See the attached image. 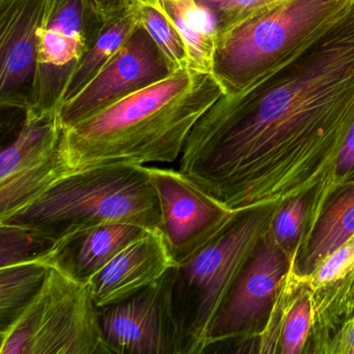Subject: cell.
I'll return each instance as SVG.
<instances>
[{"instance_id": "obj_1", "label": "cell", "mask_w": 354, "mask_h": 354, "mask_svg": "<svg viewBox=\"0 0 354 354\" xmlns=\"http://www.w3.org/2000/svg\"><path fill=\"white\" fill-rule=\"evenodd\" d=\"M354 121V7L330 32L196 122L181 173L231 213L304 196L335 169Z\"/></svg>"}, {"instance_id": "obj_2", "label": "cell", "mask_w": 354, "mask_h": 354, "mask_svg": "<svg viewBox=\"0 0 354 354\" xmlns=\"http://www.w3.org/2000/svg\"><path fill=\"white\" fill-rule=\"evenodd\" d=\"M223 95L212 74L177 70L64 130L62 156L71 171L174 162L196 122Z\"/></svg>"}, {"instance_id": "obj_3", "label": "cell", "mask_w": 354, "mask_h": 354, "mask_svg": "<svg viewBox=\"0 0 354 354\" xmlns=\"http://www.w3.org/2000/svg\"><path fill=\"white\" fill-rule=\"evenodd\" d=\"M115 223L161 233L160 205L145 165H106L72 171L34 202L0 221L53 241Z\"/></svg>"}, {"instance_id": "obj_4", "label": "cell", "mask_w": 354, "mask_h": 354, "mask_svg": "<svg viewBox=\"0 0 354 354\" xmlns=\"http://www.w3.org/2000/svg\"><path fill=\"white\" fill-rule=\"evenodd\" d=\"M354 0H283L216 39L212 76L225 96L258 84L330 32Z\"/></svg>"}, {"instance_id": "obj_5", "label": "cell", "mask_w": 354, "mask_h": 354, "mask_svg": "<svg viewBox=\"0 0 354 354\" xmlns=\"http://www.w3.org/2000/svg\"><path fill=\"white\" fill-rule=\"evenodd\" d=\"M271 208L234 213L188 258L174 266L171 312L178 354H200L209 327L262 238Z\"/></svg>"}, {"instance_id": "obj_6", "label": "cell", "mask_w": 354, "mask_h": 354, "mask_svg": "<svg viewBox=\"0 0 354 354\" xmlns=\"http://www.w3.org/2000/svg\"><path fill=\"white\" fill-rule=\"evenodd\" d=\"M0 337V354H111L88 283L53 266L38 295Z\"/></svg>"}, {"instance_id": "obj_7", "label": "cell", "mask_w": 354, "mask_h": 354, "mask_svg": "<svg viewBox=\"0 0 354 354\" xmlns=\"http://www.w3.org/2000/svg\"><path fill=\"white\" fill-rule=\"evenodd\" d=\"M104 24L91 0H48L40 30L36 95L26 117L57 113L68 82Z\"/></svg>"}, {"instance_id": "obj_8", "label": "cell", "mask_w": 354, "mask_h": 354, "mask_svg": "<svg viewBox=\"0 0 354 354\" xmlns=\"http://www.w3.org/2000/svg\"><path fill=\"white\" fill-rule=\"evenodd\" d=\"M64 128L57 113L24 120L0 153V221L34 202L72 173L61 152Z\"/></svg>"}, {"instance_id": "obj_9", "label": "cell", "mask_w": 354, "mask_h": 354, "mask_svg": "<svg viewBox=\"0 0 354 354\" xmlns=\"http://www.w3.org/2000/svg\"><path fill=\"white\" fill-rule=\"evenodd\" d=\"M173 271L171 267L121 301L98 308L101 335L111 354H178L171 302Z\"/></svg>"}, {"instance_id": "obj_10", "label": "cell", "mask_w": 354, "mask_h": 354, "mask_svg": "<svg viewBox=\"0 0 354 354\" xmlns=\"http://www.w3.org/2000/svg\"><path fill=\"white\" fill-rule=\"evenodd\" d=\"M174 72L162 50L138 26L96 78L75 98L59 107L57 115L64 130L165 80Z\"/></svg>"}, {"instance_id": "obj_11", "label": "cell", "mask_w": 354, "mask_h": 354, "mask_svg": "<svg viewBox=\"0 0 354 354\" xmlns=\"http://www.w3.org/2000/svg\"><path fill=\"white\" fill-rule=\"evenodd\" d=\"M147 169L160 205L161 234L177 265L215 235L234 213L181 171Z\"/></svg>"}, {"instance_id": "obj_12", "label": "cell", "mask_w": 354, "mask_h": 354, "mask_svg": "<svg viewBox=\"0 0 354 354\" xmlns=\"http://www.w3.org/2000/svg\"><path fill=\"white\" fill-rule=\"evenodd\" d=\"M48 0H0V104L30 111Z\"/></svg>"}, {"instance_id": "obj_13", "label": "cell", "mask_w": 354, "mask_h": 354, "mask_svg": "<svg viewBox=\"0 0 354 354\" xmlns=\"http://www.w3.org/2000/svg\"><path fill=\"white\" fill-rule=\"evenodd\" d=\"M287 270V256L277 240H260L215 315L206 346L252 328L270 308Z\"/></svg>"}, {"instance_id": "obj_14", "label": "cell", "mask_w": 354, "mask_h": 354, "mask_svg": "<svg viewBox=\"0 0 354 354\" xmlns=\"http://www.w3.org/2000/svg\"><path fill=\"white\" fill-rule=\"evenodd\" d=\"M176 266L161 233H150L118 254L88 283L97 308L121 301Z\"/></svg>"}, {"instance_id": "obj_15", "label": "cell", "mask_w": 354, "mask_h": 354, "mask_svg": "<svg viewBox=\"0 0 354 354\" xmlns=\"http://www.w3.org/2000/svg\"><path fill=\"white\" fill-rule=\"evenodd\" d=\"M150 233L133 223H105L76 232L55 243L44 259L74 281L88 283L124 248Z\"/></svg>"}, {"instance_id": "obj_16", "label": "cell", "mask_w": 354, "mask_h": 354, "mask_svg": "<svg viewBox=\"0 0 354 354\" xmlns=\"http://www.w3.org/2000/svg\"><path fill=\"white\" fill-rule=\"evenodd\" d=\"M354 235V183L333 201L319 219L298 260V270L310 275L321 263Z\"/></svg>"}, {"instance_id": "obj_17", "label": "cell", "mask_w": 354, "mask_h": 354, "mask_svg": "<svg viewBox=\"0 0 354 354\" xmlns=\"http://www.w3.org/2000/svg\"><path fill=\"white\" fill-rule=\"evenodd\" d=\"M187 48L192 70L212 73L216 32L210 16L196 0H160Z\"/></svg>"}, {"instance_id": "obj_18", "label": "cell", "mask_w": 354, "mask_h": 354, "mask_svg": "<svg viewBox=\"0 0 354 354\" xmlns=\"http://www.w3.org/2000/svg\"><path fill=\"white\" fill-rule=\"evenodd\" d=\"M131 7L121 15L105 21L102 32L90 50L84 55L66 86L62 105L69 102L82 93L103 68L117 55L138 28ZM61 105V106H62Z\"/></svg>"}, {"instance_id": "obj_19", "label": "cell", "mask_w": 354, "mask_h": 354, "mask_svg": "<svg viewBox=\"0 0 354 354\" xmlns=\"http://www.w3.org/2000/svg\"><path fill=\"white\" fill-rule=\"evenodd\" d=\"M50 268L43 260L0 268V331L9 327L30 306Z\"/></svg>"}, {"instance_id": "obj_20", "label": "cell", "mask_w": 354, "mask_h": 354, "mask_svg": "<svg viewBox=\"0 0 354 354\" xmlns=\"http://www.w3.org/2000/svg\"><path fill=\"white\" fill-rule=\"evenodd\" d=\"M131 10L138 26L150 35L175 71L190 68L185 43L163 9L160 0H133Z\"/></svg>"}, {"instance_id": "obj_21", "label": "cell", "mask_w": 354, "mask_h": 354, "mask_svg": "<svg viewBox=\"0 0 354 354\" xmlns=\"http://www.w3.org/2000/svg\"><path fill=\"white\" fill-rule=\"evenodd\" d=\"M57 241L18 225L0 223V268L30 261L43 260Z\"/></svg>"}, {"instance_id": "obj_22", "label": "cell", "mask_w": 354, "mask_h": 354, "mask_svg": "<svg viewBox=\"0 0 354 354\" xmlns=\"http://www.w3.org/2000/svg\"><path fill=\"white\" fill-rule=\"evenodd\" d=\"M210 16L216 37L283 0H196Z\"/></svg>"}, {"instance_id": "obj_23", "label": "cell", "mask_w": 354, "mask_h": 354, "mask_svg": "<svg viewBox=\"0 0 354 354\" xmlns=\"http://www.w3.org/2000/svg\"><path fill=\"white\" fill-rule=\"evenodd\" d=\"M312 318V302L308 295L298 298L287 313L281 330V353L302 351Z\"/></svg>"}, {"instance_id": "obj_24", "label": "cell", "mask_w": 354, "mask_h": 354, "mask_svg": "<svg viewBox=\"0 0 354 354\" xmlns=\"http://www.w3.org/2000/svg\"><path fill=\"white\" fill-rule=\"evenodd\" d=\"M306 215V201L297 196L286 202L277 212L273 225L274 239L279 245L290 248L299 237Z\"/></svg>"}, {"instance_id": "obj_25", "label": "cell", "mask_w": 354, "mask_h": 354, "mask_svg": "<svg viewBox=\"0 0 354 354\" xmlns=\"http://www.w3.org/2000/svg\"><path fill=\"white\" fill-rule=\"evenodd\" d=\"M354 267V235L331 252L316 269L314 283L318 286L327 285L345 277Z\"/></svg>"}, {"instance_id": "obj_26", "label": "cell", "mask_w": 354, "mask_h": 354, "mask_svg": "<svg viewBox=\"0 0 354 354\" xmlns=\"http://www.w3.org/2000/svg\"><path fill=\"white\" fill-rule=\"evenodd\" d=\"M105 21L125 13L133 0H91Z\"/></svg>"}, {"instance_id": "obj_27", "label": "cell", "mask_w": 354, "mask_h": 354, "mask_svg": "<svg viewBox=\"0 0 354 354\" xmlns=\"http://www.w3.org/2000/svg\"><path fill=\"white\" fill-rule=\"evenodd\" d=\"M348 353H354V323L350 327L347 335Z\"/></svg>"}]
</instances>
